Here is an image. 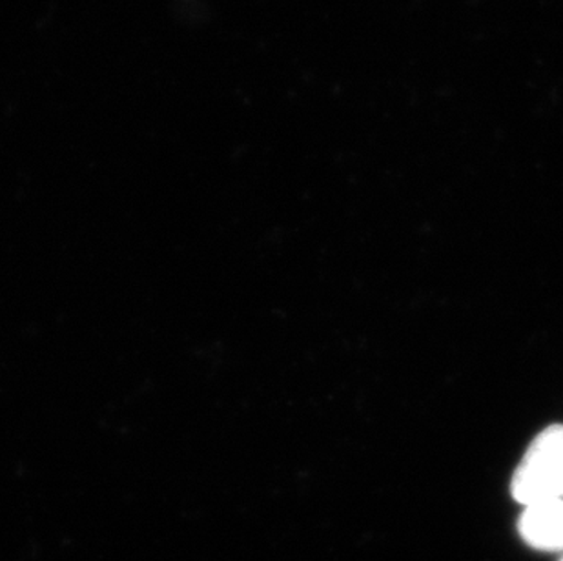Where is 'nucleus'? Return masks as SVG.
Segmentation results:
<instances>
[{"mask_svg":"<svg viewBox=\"0 0 563 561\" xmlns=\"http://www.w3.org/2000/svg\"><path fill=\"white\" fill-rule=\"evenodd\" d=\"M510 493L520 504L563 499V425L542 430L516 466Z\"/></svg>","mask_w":563,"mask_h":561,"instance_id":"nucleus-1","label":"nucleus"},{"mask_svg":"<svg viewBox=\"0 0 563 561\" xmlns=\"http://www.w3.org/2000/svg\"><path fill=\"white\" fill-rule=\"evenodd\" d=\"M520 535L531 547L559 551L563 547V499H543L527 505L520 519Z\"/></svg>","mask_w":563,"mask_h":561,"instance_id":"nucleus-2","label":"nucleus"}]
</instances>
